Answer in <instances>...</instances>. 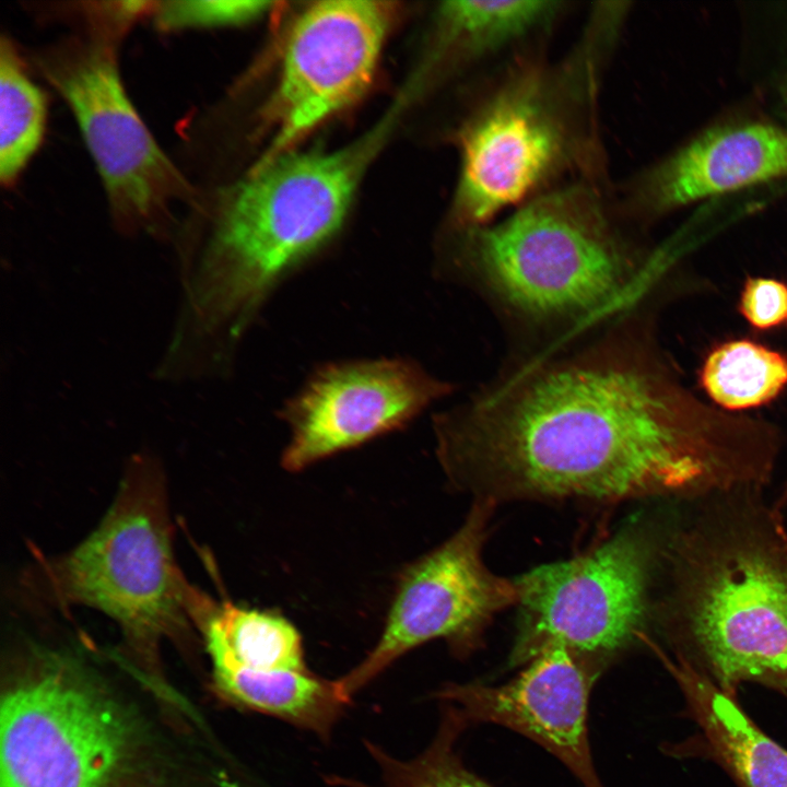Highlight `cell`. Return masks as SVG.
Returning <instances> with one entry per match:
<instances>
[{"instance_id":"cell-20","label":"cell","mask_w":787,"mask_h":787,"mask_svg":"<svg viewBox=\"0 0 787 787\" xmlns=\"http://www.w3.org/2000/svg\"><path fill=\"white\" fill-rule=\"evenodd\" d=\"M431 744L411 760L391 756L367 742L380 770L376 786L354 783V787H493L466 767L455 750L459 733L468 726L456 708L448 705Z\"/></svg>"},{"instance_id":"cell-9","label":"cell","mask_w":787,"mask_h":787,"mask_svg":"<svg viewBox=\"0 0 787 787\" xmlns=\"http://www.w3.org/2000/svg\"><path fill=\"white\" fill-rule=\"evenodd\" d=\"M38 663L2 697L0 787H114L131 743L125 717L70 661Z\"/></svg>"},{"instance_id":"cell-6","label":"cell","mask_w":787,"mask_h":787,"mask_svg":"<svg viewBox=\"0 0 787 787\" xmlns=\"http://www.w3.org/2000/svg\"><path fill=\"white\" fill-rule=\"evenodd\" d=\"M582 56L560 69L524 67L500 84L468 119L460 138L457 222L482 226L533 198L584 157L582 130L592 77Z\"/></svg>"},{"instance_id":"cell-23","label":"cell","mask_w":787,"mask_h":787,"mask_svg":"<svg viewBox=\"0 0 787 787\" xmlns=\"http://www.w3.org/2000/svg\"><path fill=\"white\" fill-rule=\"evenodd\" d=\"M773 504L777 509L783 512L787 508V479L783 483L779 493L773 500Z\"/></svg>"},{"instance_id":"cell-3","label":"cell","mask_w":787,"mask_h":787,"mask_svg":"<svg viewBox=\"0 0 787 787\" xmlns=\"http://www.w3.org/2000/svg\"><path fill=\"white\" fill-rule=\"evenodd\" d=\"M366 152L278 156L231 192L191 274L196 333L235 341L275 285L334 236Z\"/></svg>"},{"instance_id":"cell-14","label":"cell","mask_w":787,"mask_h":787,"mask_svg":"<svg viewBox=\"0 0 787 787\" xmlns=\"http://www.w3.org/2000/svg\"><path fill=\"white\" fill-rule=\"evenodd\" d=\"M787 178V130L745 124L707 132L643 175L630 201L656 215L707 197Z\"/></svg>"},{"instance_id":"cell-22","label":"cell","mask_w":787,"mask_h":787,"mask_svg":"<svg viewBox=\"0 0 787 787\" xmlns=\"http://www.w3.org/2000/svg\"><path fill=\"white\" fill-rule=\"evenodd\" d=\"M739 312L756 330H770L787 324V283L765 277L744 281Z\"/></svg>"},{"instance_id":"cell-11","label":"cell","mask_w":787,"mask_h":787,"mask_svg":"<svg viewBox=\"0 0 787 787\" xmlns=\"http://www.w3.org/2000/svg\"><path fill=\"white\" fill-rule=\"evenodd\" d=\"M449 390L448 384L406 360L324 366L282 410L290 439L281 465L301 471L400 428Z\"/></svg>"},{"instance_id":"cell-21","label":"cell","mask_w":787,"mask_h":787,"mask_svg":"<svg viewBox=\"0 0 787 787\" xmlns=\"http://www.w3.org/2000/svg\"><path fill=\"white\" fill-rule=\"evenodd\" d=\"M266 1H158L152 14L165 31L240 24L269 10Z\"/></svg>"},{"instance_id":"cell-19","label":"cell","mask_w":787,"mask_h":787,"mask_svg":"<svg viewBox=\"0 0 787 787\" xmlns=\"http://www.w3.org/2000/svg\"><path fill=\"white\" fill-rule=\"evenodd\" d=\"M47 103L10 39L0 43V180L10 186L37 151Z\"/></svg>"},{"instance_id":"cell-17","label":"cell","mask_w":787,"mask_h":787,"mask_svg":"<svg viewBox=\"0 0 787 787\" xmlns=\"http://www.w3.org/2000/svg\"><path fill=\"white\" fill-rule=\"evenodd\" d=\"M220 693L244 708L282 719L328 738L350 702L329 681L309 669L213 670Z\"/></svg>"},{"instance_id":"cell-18","label":"cell","mask_w":787,"mask_h":787,"mask_svg":"<svg viewBox=\"0 0 787 787\" xmlns=\"http://www.w3.org/2000/svg\"><path fill=\"white\" fill-rule=\"evenodd\" d=\"M700 383L725 411L757 408L787 388V354L749 339L729 340L707 354Z\"/></svg>"},{"instance_id":"cell-15","label":"cell","mask_w":787,"mask_h":787,"mask_svg":"<svg viewBox=\"0 0 787 787\" xmlns=\"http://www.w3.org/2000/svg\"><path fill=\"white\" fill-rule=\"evenodd\" d=\"M650 649L676 681L696 731L669 752L713 761L738 787H787V749L765 733L732 696L684 659Z\"/></svg>"},{"instance_id":"cell-5","label":"cell","mask_w":787,"mask_h":787,"mask_svg":"<svg viewBox=\"0 0 787 787\" xmlns=\"http://www.w3.org/2000/svg\"><path fill=\"white\" fill-rule=\"evenodd\" d=\"M601 201L585 185L538 195L497 224L467 228L468 259L494 293L532 317L613 307L641 270Z\"/></svg>"},{"instance_id":"cell-2","label":"cell","mask_w":787,"mask_h":787,"mask_svg":"<svg viewBox=\"0 0 787 787\" xmlns=\"http://www.w3.org/2000/svg\"><path fill=\"white\" fill-rule=\"evenodd\" d=\"M763 489L690 503L666 532L651 620L673 656L737 696L787 693V525Z\"/></svg>"},{"instance_id":"cell-12","label":"cell","mask_w":787,"mask_h":787,"mask_svg":"<svg viewBox=\"0 0 787 787\" xmlns=\"http://www.w3.org/2000/svg\"><path fill=\"white\" fill-rule=\"evenodd\" d=\"M379 1H322L296 20L285 47L277 93V134L261 162L282 151L368 86L389 28Z\"/></svg>"},{"instance_id":"cell-1","label":"cell","mask_w":787,"mask_h":787,"mask_svg":"<svg viewBox=\"0 0 787 787\" xmlns=\"http://www.w3.org/2000/svg\"><path fill=\"white\" fill-rule=\"evenodd\" d=\"M435 432L451 488L496 506L690 504L766 489L782 449L776 426L702 401L641 339L515 375L439 418Z\"/></svg>"},{"instance_id":"cell-7","label":"cell","mask_w":787,"mask_h":787,"mask_svg":"<svg viewBox=\"0 0 787 787\" xmlns=\"http://www.w3.org/2000/svg\"><path fill=\"white\" fill-rule=\"evenodd\" d=\"M666 532L631 525L590 551L514 578L519 614L508 667L562 647L599 676L642 643Z\"/></svg>"},{"instance_id":"cell-8","label":"cell","mask_w":787,"mask_h":787,"mask_svg":"<svg viewBox=\"0 0 787 787\" xmlns=\"http://www.w3.org/2000/svg\"><path fill=\"white\" fill-rule=\"evenodd\" d=\"M119 35L96 25L89 38L42 55L39 66L78 122L115 218L125 227L156 231L192 189L126 92L115 54Z\"/></svg>"},{"instance_id":"cell-13","label":"cell","mask_w":787,"mask_h":787,"mask_svg":"<svg viewBox=\"0 0 787 787\" xmlns=\"http://www.w3.org/2000/svg\"><path fill=\"white\" fill-rule=\"evenodd\" d=\"M598 674L562 647L542 651L500 685L446 683L435 697L469 723H492L536 741L584 787H603L588 740V702Z\"/></svg>"},{"instance_id":"cell-4","label":"cell","mask_w":787,"mask_h":787,"mask_svg":"<svg viewBox=\"0 0 787 787\" xmlns=\"http://www.w3.org/2000/svg\"><path fill=\"white\" fill-rule=\"evenodd\" d=\"M173 542L164 477L157 465L139 458L94 530L43 561L36 585L55 604L104 613L148 653L162 638L198 627L211 599L187 580Z\"/></svg>"},{"instance_id":"cell-10","label":"cell","mask_w":787,"mask_h":787,"mask_svg":"<svg viewBox=\"0 0 787 787\" xmlns=\"http://www.w3.org/2000/svg\"><path fill=\"white\" fill-rule=\"evenodd\" d=\"M495 504L473 501L460 527L401 573L381 634L363 660L336 680L345 700L398 658L433 639L465 657L493 618L518 599L514 579L494 574L483 548Z\"/></svg>"},{"instance_id":"cell-16","label":"cell","mask_w":787,"mask_h":787,"mask_svg":"<svg viewBox=\"0 0 787 787\" xmlns=\"http://www.w3.org/2000/svg\"><path fill=\"white\" fill-rule=\"evenodd\" d=\"M198 630L213 670H308L298 631L277 613L212 599Z\"/></svg>"}]
</instances>
